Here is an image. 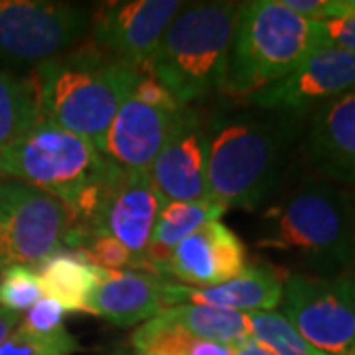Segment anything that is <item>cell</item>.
I'll return each instance as SVG.
<instances>
[{
	"label": "cell",
	"mask_w": 355,
	"mask_h": 355,
	"mask_svg": "<svg viewBox=\"0 0 355 355\" xmlns=\"http://www.w3.org/2000/svg\"><path fill=\"white\" fill-rule=\"evenodd\" d=\"M266 205L254 247L288 257L306 275L347 272L354 251V191L308 176Z\"/></svg>",
	"instance_id": "obj_2"
},
{
	"label": "cell",
	"mask_w": 355,
	"mask_h": 355,
	"mask_svg": "<svg viewBox=\"0 0 355 355\" xmlns=\"http://www.w3.org/2000/svg\"><path fill=\"white\" fill-rule=\"evenodd\" d=\"M302 150L316 176L355 190V87L306 119Z\"/></svg>",
	"instance_id": "obj_15"
},
{
	"label": "cell",
	"mask_w": 355,
	"mask_h": 355,
	"mask_svg": "<svg viewBox=\"0 0 355 355\" xmlns=\"http://www.w3.org/2000/svg\"><path fill=\"white\" fill-rule=\"evenodd\" d=\"M282 277L268 265H247L239 277L229 282L193 288L184 284H164V300L168 308L180 304H200L233 310V312H275L282 300Z\"/></svg>",
	"instance_id": "obj_17"
},
{
	"label": "cell",
	"mask_w": 355,
	"mask_h": 355,
	"mask_svg": "<svg viewBox=\"0 0 355 355\" xmlns=\"http://www.w3.org/2000/svg\"><path fill=\"white\" fill-rule=\"evenodd\" d=\"M0 272H2V268H0Z\"/></svg>",
	"instance_id": "obj_35"
},
{
	"label": "cell",
	"mask_w": 355,
	"mask_h": 355,
	"mask_svg": "<svg viewBox=\"0 0 355 355\" xmlns=\"http://www.w3.org/2000/svg\"><path fill=\"white\" fill-rule=\"evenodd\" d=\"M162 203L164 202L154 190L148 172L111 164V170L103 182L95 211L85 229L79 233L73 253L85 235L107 233L135 257L137 270H148V275H153L146 251Z\"/></svg>",
	"instance_id": "obj_10"
},
{
	"label": "cell",
	"mask_w": 355,
	"mask_h": 355,
	"mask_svg": "<svg viewBox=\"0 0 355 355\" xmlns=\"http://www.w3.org/2000/svg\"><path fill=\"white\" fill-rule=\"evenodd\" d=\"M176 111L150 107L130 97L107 130L101 153L121 168L148 172L164 146Z\"/></svg>",
	"instance_id": "obj_16"
},
{
	"label": "cell",
	"mask_w": 355,
	"mask_h": 355,
	"mask_svg": "<svg viewBox=\"0 0 355 355\" xmlns=\"http://www.w3.org/2000/svg\"><path fill=\"white\" fill-rule=\"evenodd\" d=\"M42 121L32 73L0 69V150Z\"/></svg>",
	"instance_id": "obj_22"
},
{
	"label": "cell",
	"mask_w": 355,
	"mask_h": 355,
	"mask_svg": "<svg viewBox=\"0 0 355 355\" xmlns=\"http://www.w3.org/2000/svg\"><path fill=\"white\" fill-rule=\"evenodd\" d=\"M355 87V55L338 48H320L277 83L243 99L268 111L310 116L322 105Z\"/></svg>",
	"instance_id": "obj_12"
},
{
	"label": "cell",
	"mask_w": 355,
	"mask_h": 355,
	"mask_svg": "<svg viewBox=\"0 0 355 355\" xmlns=\"http://www.w3.org/2000/svg\"><path fill=\"white\" fill-rule=\"evenodd\" d=\"M76 253L87 259L91 265L105 268V270H137L135 257L107 233L85 235Z\"/></svg>",
	"instance_id": "obj_26"
},
{
	"label": "cell",
	"mask_w": 355,
	"mask_h": 355,
	"mask_svg": "<svg viewBox=\"0 0 355 355\" xmlns=\"http://www.w3.org/2000/svg\"><path fill=\"white\" fill-rule=\"evenodd\" d=\"M243 2H190L166 28L148 71L178 105L219 95Z\"/></svg>",
	"instance_id": "obj_6"
},
{
	"label": "cell",
	"mask_w": 355,
	"mask_h": 355,
	"mask_svg": "<svg viewBox=\"0 0 355 355\" xmlns=\"http://www.w3.org/2000/svg\"><path fill=\"white\" fill-rule=\"evenodd\" d=\"M227 209L221 203L214 200H202V202H164L156 223H154L153 237L148 243L146 259L153 266L164 261L168 254L176 249L186 237H190L193 231L209 223L219 221Z\"/></svg>",
	"instance_id": "obj_21"
},
{
	"label": "cell",
	"mask_w": 355,
	"mask_h": 355,
	"mask_svg": "<svg viewBox=\"0 0 355 355\" xmlns=\"http://www.w3.org/2000/svg\"><path fill=\"white\" fill-rule=\"evenodd\" d=\"M320 48L324 42L314 20L280 0L243 2L219 97L247 99L288 76Z\"/></svg>",
	"instance_id": "obj_5"
},
{
	"label": "cell",
	"mask_w": 355,
	"mask_h": 355,
	"mask_svg": "<svg viewBox=\"0 0 355 355\" xmlns=\"http://www.w3.org/2000/svg\"><path fill=\"white\" fill-rule=\"evenodd\" d=\"M142 71L85 38L79 46L32 71L42 121L103 142L123 103L132 97Z\"/></svg>",
	"instance_id": "obj_3"
},
{
	"label": "cell",
	"mask_w": 355,
	"mask_h": 355,
	"mask_svg": "<svg viewBox=\"0 0 355 355\" xmlns=\"http://www.w3.org/2000/svg\"><path fill=\"white\" fill-rule=\"evenodd\" d=\"M85 4L51 0H0V69H36L89 36Z\"/></svg>",
	"instance_id": "obj_7"
},
{
	"label": "cell",
	"mask_w": 355,
	"mask_h": 355,
	"mask_svg": "<svg viewBox=\"0 0 355 355\" xmlns=\"http://www.w3.org/2000/svg\"><path fill=\"white\" fill-rule=\"evenodd\" d=\"M20 322H22V314H16V312L0 308V343L10 336V331L14 328H18Z\"/></svg>",
	"instance_id": "obj_31"
},
{
	"label": "cell",
	"mask_w": 355,
	"mask_h": 355,
	"mask_svg": "<svg viewBox=\"0 0 355 355\" xmlns=\"http://www.w3.org/2000/svg\"><path fill=\"white\" fill-rule=\"evenodd\" d=\"M77 349L79 343L65 328L42 334L22 324L0 343V355H73Z\"/></svg>",
	"instance_id": "obj_24"
},
{
	"label": "cell",
	"mask_w": 355,
	"mask_h": 355,
	"mask_svg": "<svg viewBox=\"0 0 355 355\" xmlns=\"http://www.w3.org/2000/svg\"><path fill=\"white\" fill-rule=\"evenodd\" d=\"M318 24L322 32L324 48H338L355 55V12Z\"/></svg>",
	"instance_id": "obj_29"
},
{
	"label": "cell",
	"mask_w": 355,
	"mask_h": 355,
	"mask_svg": "<svg viewBox=\"0 0 355 355\" xmlns=\"http://www.w3.org/2000/svg\"><path fill=\"white\" fill-rule=\"evenodd\" d=\"M347 275L355 280V193H354V251H352V261H349Z\"/></svg>",
	"instance_id": "obj_33"
},
{
	"label": "cell",
	"mask_w": 355,
	"mask_h": 355,
	"mask_svg": "<svg viewBox=\"0 0 355 355\" xmlns=\"http://www.w3.org/2000/svg\"><path fill=\"white\" fill-rule=\"evenodd\" d=\"M286 8L314 22L336 20L355 12V0H280Z\"/></svg>",
	"instance_id": "obj_27"
},
{
	"label": "cell",
	"mask_w": 355,
	"mask_h": 355,
	"mask_svg": "<svg viewBox=\"0 0 355 355\" xmlns=\"http://www.w3.org/2000/svg\"><path fill=\"white\" fill-rule=\"evenodd\" d=\"M184 2L123 0L103 2L91 12L87 38L139 71H148L158 44Z\"/></svg>",
	"instance_id": "obj_11"
},
{
	"label": "cell",
	"mask_w": 355,
	"mask_h": 355,
	"mask_svg": "<svg viewBox=\"0 0 355 355\" xmlns=\"http://www.w3.org/2000/svg\"><path fill=\"white\" fill-rule=\"evenodd\" d=\"M164 280L140 270H105L87 312L119 328H132L164 312Z\"/></svg>",
	"instance_id": "obj_18"
},
{
	"label": "cell",
	"mask_w": 355,
	"mask_h": 355,
	"mask_svg": "<svg viewBox=\"0 0 355 355\" xmlns=\"http://www.w3.org/2000/svg\"><path fill=\"white\" fill-rule=\"evenodd\" d=\"M111 164L87 139L40 121L0 150V180L24 182L64 202L76 219V243L95 211Z\"/></svg>",
	"instance_id": "obj_4"
},
{
	"label": "cell",
	"mask_w": 355,
	"mask_h": 355,
	"mask_svg": "<svg viewBox=\"0 0 355 355\" xmlns=\"http://www.w3.org/2000/svg\"><path fill=\"white\" fill-rule=\"evenodd\" d=\"M306 116L268 111L243 99L203 109L209 200L254 211L277 198L304 146Z\"/></svg>",
	"instance_id": "obj_1"
},
{
	"label": "cell",
	"mask_w": 355,
	"mask_h": 355,
	"mask_svg": "<svg viewBox=\"0 0 355 355\" xmlns=\"http://www.w3.org/2000/svg\"><path fill=\"white\" fill-rule=\"evenodd\" d=\"M105 268L91 265L77 253L51 254L40 263L38 280L44 296L58 300L65 312H87L91 294L101 282Z\"/></svg>",
	"instance_id": "obj_19"
},
{
	"label": "cell",
	"mask_w": 355,
	"mask_h": 355,
	"mask_svg": "<svg viewBox=\"0 0 355 355\" xmlns=\"http://www.w3.org/2000/svg\"><path fill=\"white\" fill-rule=\"evenodd\" d=\"M132 97L140 103H146L150 107L166 109V111H176L182 105L174 101V97L164 89V85L150 73V71H142L139 77V83L135 87Z\"/></svg>",
	"instance_id": "obj_30"
},
{
	"label": "cell",
	"mask_w": 355,
	"mask_h": 355,
	"mask_svg": "<svg viewBox=\"0 0 355 355\" xmlns=\"http://www.w3.org/2000/svg\"><path fill=\"white\" fill-rule=\"evenodd\" d=\"M148 178L162 202L209 200L200 105H182L178 109L164 146L148 168Z\"/></svg>",
	"instance_id": "obj_13"
},
{
	"label": "cell",
	"mask_w": 355,
	"mask_h": 355,
	"mask_svg": "<svg viewBox=\"0 0 355 355\" xmlns=\"http://www.w3.org/2000/svg\"><path fill=\"white\" fill-rule=\"evenodd\" d=\"M233 354L235 355H272V354H268L265 347H261L259 343H254L253 340H249L247 343L239 345L237 349H233Z\"/></svg>",
	"instance_id": "obj_32"
},
{
	"label": "cell",
	"mask_w": 355,
	"mask_h": 355,
	"mask_svg": "<svg viewBox=\"0 0 355 355\" xmlns=\"http://www.w3.org/2000/svg\"><path fill=\"white\" fill-rule=\"evenodd\" d=\"M254 343L272 355H326L308 343L286 322L280 312H251L247 314Z\"/></svg>",
	"instance_id": "obj_23"
},
{
	"label": "cell",
	"mask_w": 355,
	"mask_h": 355,
	"mask_svg": "<svg viewBox=\"0 0 355 355\" xmlns=\"http://www.w3.org/2000/svg\"><path fill=\"white\" fill-rule=\"evenodd\" d=\"M67 314L64 310V306L60 304L58 300L48 298V296H42L36 304L32 306L26 316L22 318V326H26L28 330L42 331V334H48V331H55L60 328H64V316Z\"/></svg>",
	"instance_id": "obj_28"
},
{
	"label": "cell",
	"mask_w": 355,
	"mask_h": 355,
	"mask_svg": "<svg viewBox=\"0 0 355 355\" xmlns=\"http://www.w3.org/2000/svg\"><path fill=\"white\" fill-rule=\"evenodd\" d=\"M44 296L38 275L30 266L12 265L0 272V308L16 314L28 312Z\"/></svg>",
	"instance_id": "obj_25"
},
{
	"label": "cell",
	"mask_w": 355,
	"mask_h": 355,
	"mask_svg": "<svg viewBox=\"0 0 355 355\" xmlns=\"http://www.w3.org/2000/svg\"><path fill=\"white\" fill-rule=\"evenodd\" d=\"M76 229L71 209L18 180H0V268L40 265L67 251Z\"/></svg>",
	"instance_id": "obj_8"
},
{
	"label": "cell",
	"mask_w": 355,
	"mask_h": 355,
	"mask_svg": "<svg viewBox=\"0 0 355 355\" xmlns=\"http://www.w3.org/2000/svg\"><path fill=\"white\" fill-rule=\"evenodd\" d=\"M247 268L243 241L221 221H209L178 245L164 261L154 265V277L178 284L207 288L229 282Z\"/></svg>",
	"instance_id": "obj_14"
},
{
	"label": "cell",
	"mask_w": 355,
	"mask_h": 355,
	"mask_svg": "<svg viewBox=\"0 0 355 355\" xmlns=\"http://www.w3.org/2000/svg\"><path fill=\"white\" fill-rule=\"evenodd\" d=\"M280 314L306 342L326 355H349L355 345V280L306 272L282 280Z\"/></svg>",
	"instance_id": "obj_9"
},
{
	"label": "cell",
	"mask_w": 355,
	"mask_h": 355,
	"mask_svg": "<svg viewBox=\"0 0 355 355\" xmlns=\"http://www.w3.org/2000/svg\"><path fill=\"white\" fill-rule=\"evenodd\" d=\"M349 355H355V345H354V347H352V352H349Z\"/></svg>",
	"instance_id": "obj_34"
},
{
	"label": "cell",
	"mask_w": 355,
	"mask_h": 355,
	"mask_svg": "<svg viewBox=\"0 0 355 355\" xmlns=\"http://www.w3.org/2000/svg\"><path fill=\"white\" fill-rule=\"evenodd\" d=\"M156 320L168 328L188 334L191 338L219 343L231 349H237L239 345L253 340L247 314L214 306H172L160 312Z\"/></svg>",
	"instance_id": "obj_20"
}]
</instances>
